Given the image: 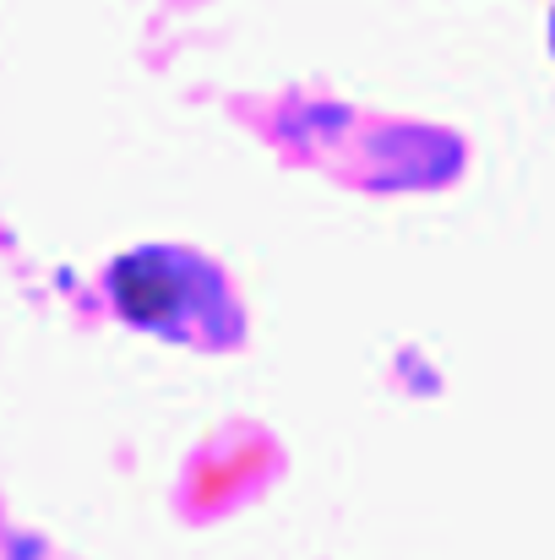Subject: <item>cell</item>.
Here are the masks:
<instances>
[{"label":"cell","instance_id":"obj_2","mask_svg":"<svg viewBox=\"0 0 555 560\" xmlns=\"http://www.w3.org/2000/svg\"><path fill=\"white\" fill-rule=\"evenodd\" d=\"M551 49H555V11H551Z\"/></svg>","mask_w":555,"mask_h":560},{"label":"cell","instance_id":"obj_1","mask_svg":"<svg viewBox=\"0 0 555 560\" xmlns=\"http://www.w3.org/2000/svg\"><path fill=\"white\" fill-rule=\"evenodd\" d=\"M109 300L131 327H148L175 343H234L240 305L223 272L181 245H148L115 261Z\"/></svg>","mask_w":555,"mask_h":560}]
</instances>
